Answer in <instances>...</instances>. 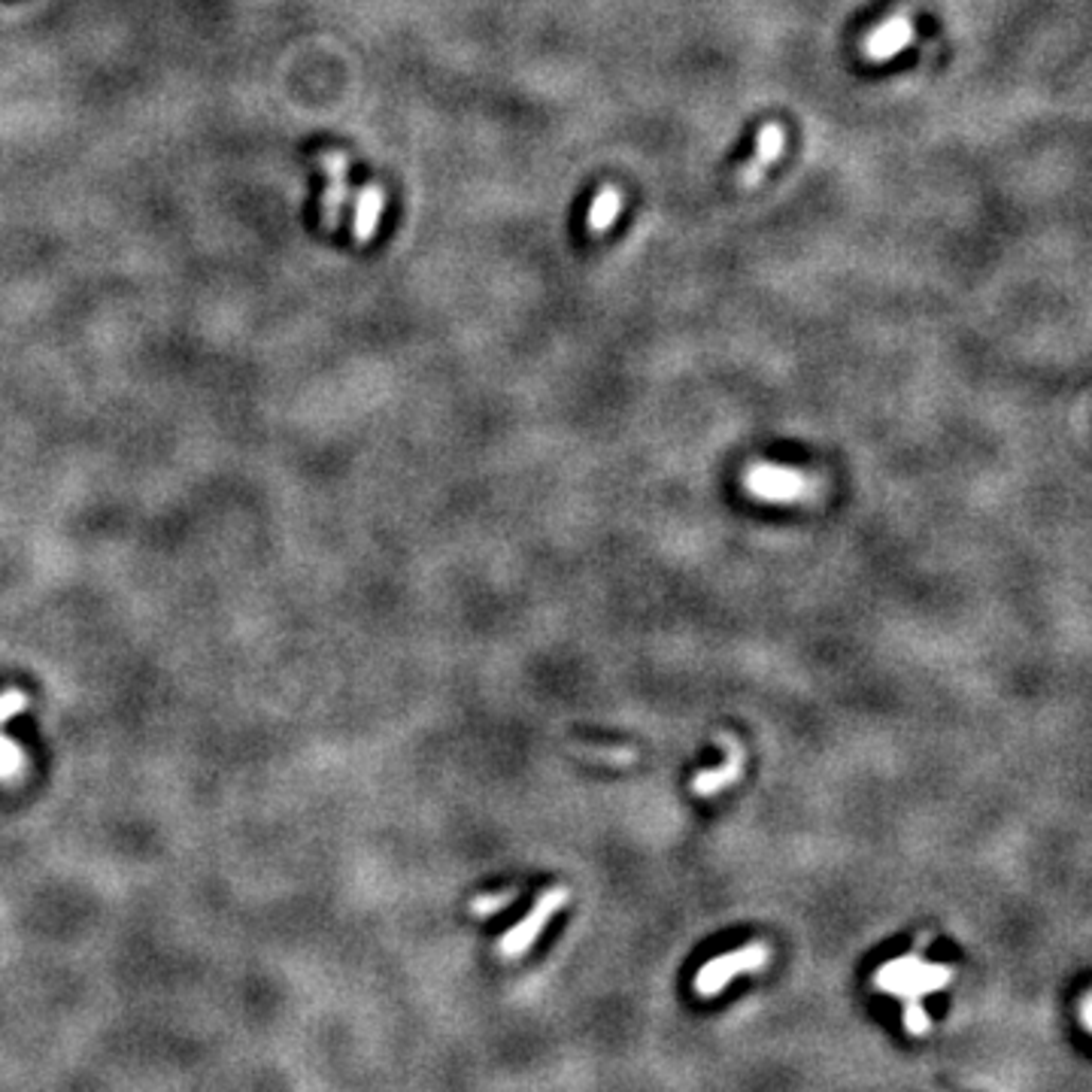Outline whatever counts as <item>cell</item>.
Here are the masks:
<instances>
[{
    "label": "cell",
    "mask_w": 1092,
    "mask_h": 1092,
    "mask_svg": "<svg viewBox=\"0 0 1092 1092\" xmlns=\"http://www.w3.org/2000/svg\"><path fill=\"white\" fill-rule=\"evenodd\" d=\"M24 707H28V699H24L22 692H16V689L3 692V695H0V725L6 720H13L16 714H22Z\"/></svg>",
    "instance_id": "cell-12"
},
{
    "label": "cell",
    "mask_w": 1092,
    "mask_h": 1092,
    "mask_svg": "<svg viewBox=\"0 0 1092 1092\" xmlns=\"http://www.w3.org/2000/svg\"><path fill=\"white\" fill-rule=\"evenodd\" d=\"M568 901V890H549L538 904H534V911L528 914V917L510 932V935H504L501 940V956H519V953H525L528 950V944L531 940L538 938L541 935V929L546 926V919L552 917L562 904Z\"/></svg>",
    "instance_id": "cell-7"
},
{
    "label": "cell",
    "mask_w": 1092,
    "mask_h": 1092,
    "mask_svg": "<svg viewBox=\"0 0 1092 1092\" xmlns=\"http://www.w3.org/2000/svg\"><path fill=\"white\" fill-rule=\"evenodd\" d=\"M386 210V192L380 182H368L355 192V216H352V237L362 243H371L376 228H380V216Z\"/></svg>",
    "instance_id": "cell-8"
},
{
    "label": "cell",
    "mask_w": 1092,
    "mask_h": 1092,
    "mask_svg": "<svg viewBox=\"0 0 1092 1092\" xmlns=\"http://www.w3.org/2000/svg\"><path fill=\"white\" fill-rule=\"evenodd\" d=\"M950 981V968L944 965H926L919 956H908V959L890 962L880 968L877 974V986L898 992V996H926L929 989H938Z\"/></svg>",
    "instance_id": "cell-2"
},
{
    "label": "cell",
    "mask_w": 1092,
    "mask_h": 1092,
    "mask_svg": "<svg viewBox=\"0 0 1092 1092\" xmlns=\"http://www.w3.org/2000/svg\"><path fill=\"white\" fill-rule=\"evenodd\" d=\"M622 204H626V197H622V189H619V186H601V189H598V195L592 197L589 213H586V231H589V237H604V234L611 231L613 225H616V218H619V213H622Z\"/></svg>",
    "instance_id": "cell-10"
},
{
    "label": "cell",
    "mask_w": 1092,
    "mask_h": 1092,
    "mask_svg": "<svg viewBox=\"0 0 1092 1092\" xmlns=\"http://www.w3.org/2000/svg\"><path fill=\"white\" fill-rule=\"evenodd\" d=\"M743 482H746L750 495L774 504L805 501L813 492V482H810L808 474L783 468V464H753L743 474Z\"/></svg>",
    "instance_id": "cell-1"
},
{
    "label": "cell",
    "mask_w": 1092,
    "mask_h": 1092,
    "mask_svg": "<svg viewBox=\"0 0 1092 1092\" xmlns=\"http://www.w3.org/2000/svg\"><path fill=\"white\" fill-rule=\"evenodd\" d=\"M319 168L325 171L328 176V189L325 197H322V218H325L328 231H334L340 225V213L347 207V197H350V155L340 153V149H328V153L319 155Z\"/></svg>",
    "instance_id": "cell-6"
},
{
    "label": "cell",
    "mask_w": 1092,
    "mask_h": 1092,
    "mask_svg": "<svg viewBox=\"0 0 1092 1092\" xmlns=\"http://www.w3.org/2000/svg\"><path fill=\"white\" fill-rule=\"evenodd\" d=\"M510 901H513V893H501V896L477 898V901L471 904V911H474V914H492V911H501V908H507Z\"/></svg>",
    "instance_id": "cell-13"
},
{
    "label": "cell",
    "mask_w": 1092,
    "mask_h": 1092,
    "mask_svg": "<svg viewBox=\"0 0 1092 1092\" xmlns=\"http://www.w3.org/2000/svg\"><path fill=\"white\" fill-rule=\"evenodd\" d=\"M764 959H768V950H764L762 944H750L746 950L728 953V956H720V959H714L710 965H704L695 986H699V992H704V996H714V992H720L722 986L732 981V977H738L741 971H756L759 965H764Z\"/></svg>",
    "instance_id": "cell-5"
},
{
    "label": "cell",
    "mask_w": 1092,
    "mask_h": 1092,
    "mask_svg": "<svg viewBox=\"0 0 1092 1092\" xmlns=\"http://www.w3.org/2000/svg\"><path fill=\"white\" fill-rule=\"evenodd\" d=\"M787 155V128L780 122H768L756 137V155L738 171V189H756L768 174L771 164H777Z\"/></svg>",
    "instance_id": "cell-4"
},
{
    "label": "cell",
    "mask_w": 1092,
    "mask_h": 1092,
    "mask_svg": "<svg viewBox=\"0 0 1092 1092\" xmlns=\"http://www.w3.org/2000/svg\"><path fill=\"white\" fill-rule=\"evenodd\" d=\"M720 743L725 746V764L717 768V771H701V774H695V780H692V792H695V795H717L720 789H725L728 783H735V780L741 777V743L735 741L732 735H720Z\"/></svg>",
    "instance_id": "cell-9"
},
{
    "label": "cell",
    "mask_w": 1092,
    "mask_h": 1092,
    "mask_svg": "<svg viewBox=\"0 0 1092 1092\" xmlns=\"http://www.w3.org/2000/svg\"><path fill=\"white\" fill-rule=\"evenodd\" d=\"M914 37H917V24L911 19V13H896L880 28H874L871 34L862 37V58L874 65L893 61L898 52H904L914 43Z\"/></svg>",
    "instance_id": "cell-3"
},
{
    "label": "cell",
    "mask_w": 1092,
    "mask_h": 1092,
    "mask_svg": "<svg viewBox=\"0 0 1092 1092\" xmlns=\"http://www.w3.org/2000/svg\"><path fill=\"white\" fill-rule=\"evenodd\" d=\"M22 764H24V756H22V750H19V743L10 741V738H3V735H0V780H10V777H16V774L22 771Z\"/></svg>",
    "instance_id": "cell-11"
}]
</instances>
